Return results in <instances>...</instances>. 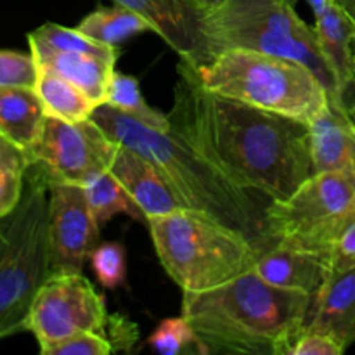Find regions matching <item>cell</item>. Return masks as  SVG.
Returning <instances> with one entry per match:
<instances>
[{"mask_svg": "<svg viewBox=\"0 0 355 355\" xmlns=\"http://www.w3.org/2000/svg\"><path fill=\"white\" fill-rule=\"evenodd\" d=\"M97 281L106 290H116L127 277V259L120 243H103L89 259Z\"/></svg>", "mask_w": 355, "mask_h": 355, "instance_id": "4316f807", "label": "cell"}, {"mask_svg": "<svg viewBox=\"0 0 355 355\" xmlns=\"http://www.w3.org/2000/svg\"><path fill=\"white\" fill-rule=\"evenodd\" d=\"M314 298L267 283L255 270L220 286L184 291L182 315L201 354L288 355Z\"/></svg>", "mask_w": 355, "mask_h": 355, "instance_id": "7a4b0ae2", "label": "cell"}, {"mask_svg": "<svg viewBox=\"0 0 355 355\" xmlns=\"http://www.w3.org/2000/svg\"><path fill=\"white\" fill-rule=\"evenodd\" d=\"M83 191H85L90 210H92L94 217L99 222V225L111 220V218L118 214L130 215L135 220L148 222L144 214H142V211L139 210L137 205L134 203L130 194L123 189L120 180H118L110 170H104V172L96 173L94 177H90V179L83 184Z\"/></svg>", "mask_w": 355, "mask_h": 355, "instance_id": "7402d4cb", "label": "cell"}, {"mask_svg": "<svg viewBox=\"0 0 355 355\" xmlns=\"http://www.w3.org/2000/svg\"><path fill=\"white\" fill-rule=\"evenodd\" d=\"M281 2H284V3H290V6H293V7H295V3H297L298 0H281Z\"/></svg>", "mask_w": 355, "mask_h": 355, "instance_id": "e575fe53", "label": "cell"}, {"mask_svg": "<svg viewBox=\"0 0 355 355\" xmlns=\"http://www.w3.org/2000/svg\"><path fill=\"white\" fill-rule=\"evenodd\" d=\"M28 42H37V44L47 45V47L58 49V51L87 52V54L99 55V58L110 59L114 62L118 59L116 47L99 44L89 35L80 31L78 28H66L55 23H45L35 31H31L28 35Z\"/></svg>", "mask_w": 355, "mask_h": 355, "instance_id": "d4e9b609", "label": "cell"}, {"mask_svg": "<svg viewBox=\"0 0 355 355\" xmlns=\"http://www.w3.org/2000/svg\"><path fill=\"white\" fill-rule=\"evenodd\" d=\"M30 166L28 151L0 134V220L19 205Z\"/></svg>", "mask_w": 355, "mask_h": 355, "instance_id": "603a6c76", "label": "cell"}, {"mask_svg": "<svg viewBox=\"0 0 355 355\" xmlns=\"http://www.w3.org/2000/svg\"><path fill=\"white\" fill-rule=\"evenodd\" d=\"M114 350L113 342L101 333H76L55 343L44 355H110Z\"/></svg>", "mask_w": 355, "mask_h": 355, "instance_id": "f1b7e54d", "label": "cell"}, {"mask_svg": "<svg viewBox=\"0 0 355 355\" xmlns=\"http://www.w3.org/2000/svg\"><path fill=\"white\" fill-rule=\"evenodd\" d=\"M35 90L40 97L47 116L64 121L90 120L97 104L75 83L55 73L38 69Z\"/></svg>", "mask_w": 355, "mask_h": 355, "instance_id": "ffe728a7", "label": "cell"}, {"mask_svg": "<svg viewBox=\"0 0 355 355\" xmlns=\"http://www.w3.org/2000/svg\"><path fill=\"white\" fill-rule=\"evenodd\" d=\"M107 324L103 297L82 272L51 274L35 297L28 331L44 355L55 343L76 333H101Z\"/></svg>", "mask_w": 355, "mask_h": 355, "instance_id": "30bf717a", "label": "cell"}, {"mask_svg": "<svg viewBox=\"0 0 355 355\" xmlns=\"http://www.w3.org/2000/svg\"><path fill=\"white\" fill-rule=\"evenodd\" d=\"M355 220V180L335 172H314L290 196L266 207V238L329 259L333 246Z\"/></svg>", "mask_w": 355, "mask_h": 355, "instance_id": "ba28073f", "label": "cell"}, {"mask_svg": "<svg viewBox=\"0 0 355 355\" xmlns=\"http://www.w3.org/2000/svg\"><path fill=\"white\" fill-rule=\"evenodd\" d=\"M329 272L336 274L355 266V220L345 229L329 253ZM329 274V276H331Z\"/></svg>", "mask_w": 355, "mask_h": 355, "instance_id": "4dcf8cb0", "label": "cell"}, {"mask_svg": "<svg viewBox=\"0 0 355 355\" xmlns=\"http://www.w3.org/2000/svg\"><path fill=\"white\" fill-rule=\"evenodd\" d=\"M305 329L331 336L343 349L355 343V266L329 276L312 300Z\"/></svg>", "mask_w": 355, "mask_h": 355, "instance_id": "2e32d148", "label": "cell"}, {"mask_svg": "<svg viewBox=\"0 0 355 355\" xmlns=\"http://www.w3.org/2000/svg\"><path fill=\"white\" fill-rule=\"evenodd\" d=\"M76 28L99 44L116 49L135 35L155 31L146 17L118 3L114 7H99L87 14Z\"/></svg>", "mask_w": 355, "mask_h": 355, "instance_id": "44dd1931", "label": "cell"}, {"mask_svg": "<svg viewBox=\"0 0 355 355\" xmlns=\"http://www.w3.org/2000/svg\"><path fill=\"white\" fill-rule=\"evenodd\" d=\"M345 349L331 336L322 333L302 329L300 335L293 340L288 355H342Z\"/></svg>", "mask_w": 355, "mask_h": 355, "instance_id": "f546056e", "label": "cell"}, {"mask_svg": "<svg viewBox=\"0 0 355 355\" xmlns=\"http://www.w3.org/2000/svg\"><path fill=\"white\" fill-rule=\"evenodd\" d=\"M189 2L193 3L194 7H198L201 12H205V10L208 9H214L215 6H218V3L224 2V0H189Z\"/></svg>", "mask_w": 355, "mask_h": 355, "instance_id": "836d02e7", "label": "cell"}, {"mask_svg": "<svg viewBox=\"0 0 355 355\" xmlns=\"http://www.w3.org/2000/svg\"><path fill=\"white\" fill-rule=\"evenodd\" d=\"M148 345L156 354L162 355H179L187 352L201 354L194 329L191 328L189 321L182 314L179 318H170L159 322L155 333L148 338Z\"/></svg>", "mask_w": 355, "mask_h": 355, "instance_id": "484cf974", "label": "cell"}, {"mask_svg": "<svg viewBox=\"0 0 355 355\" xmlns=\"http://www.w3.org/2000/svg\"><path fill=\"white\" fill-rule=\"evenodd\" d=\"M205 64L232 49L266 52L302 62L336 103V83L322 58L314 28L281 0H224L201 16Z\"/></svg>", "mask_w": 355, "mask_h": 355, "instance_id": "5b68a950", "label": "cell"}, {"mask_svg": "<svg viewBox=\"0 0 355 355\" xmlns=\"http://www.w3.org/2000/svg\"><path fill=\"white\" fill-rule=\"evenodd\" d=\"M110 172L130 194L146 220L184 208L155 165L127 146L118 144Z\"/></svg>", "mask_w": 355, "mask_h": 355, "instance_id": "5bb4252c", "label": "cell"}, {"mask_svg": "<svg viewBox=\"0 0 355 355\" xmlns=\"http://www.w3.org/2000/svg\"><path fill=\"white\" fill-rule=\"evenodd\" d=\"M49 276V186L30 166L19 205L0 220V340L28 331L31 305Z\"/></svg>", "mask_w": 355, "mask_h": 355, "instance_id": "52a82bcc", "label": "cell"}, {"mask_svg": "<svg viewBox=\"0 0 355 355\" xmlns=\"http://www.w3.org/2000/svg\"><path fill=\"white\" fill-rule=\"evenodd\" d=\"M30 52L37 69L55 73L75 83L99 106L107 99V87L114 73V61L78 51H58L30 42Z\"/></svg>", "mask_w": 355, "mask_h": 355, "instance_id": "ac0fdd59", "label": "cell"}, {"mask_svg": "<svg viewBox=\"0 0 355 355\" xmlns=\"http://www.w3.org/2000/svg\"><path fill=\"white\" fill-rule=\"evenodd\" d=\"M106 103L120 110L121 113L128 114V116L137 118L139 121L149 125V127L159 128V130H168L170 128L168 116L159 113L158 110H153L146 103L135 76L114 71L110 80V87H107Z\"/></svg>", "mask_w": 355, "mask_h": 355, "instance_id": "cb8c5ba5", "label": "cell"}, {"mask_svg": "<svg viewBox=\"0 0 355 355\" xmlns=\"http://www.w3.org/2000/svg\"><path fill=\"white\" fill-rule=\"evenodd\" d=\"M343 12L347 14L350 21H352L354 28H355V0H333Z\"/></svg>", "mask_w": 355, "mask_h": 355, "instance_id": "d6a6232c", "label": "cell"}, {"mask_svg": "<svg viewBox=\"0 0 355 355\" xmlns=\"http://www.w3.org/2000/svg\"><path fill=\"white\" fill-rule=\"evenodd\" d=\"M90 120L96 121L111 141L148 158L184 208L207 214L241 231L260 252L269 246L266 238V208L257 203L250 191L229 179L175 132L149 127L107 103L99 104Z\"/></svg>", "mask_w": 355, "mask_h": 355, "instance_id": "3957f363", "label": "cell"}, {"mask_svg": "<svg viewBox=\"0 0 355 355\" xmlns=\"http://www.w3.org/2000/svg\"><path fill=\"white\" fill-rule=\"evenodd\" d=\"M51 274L83 272L99 245V222L80 184L47 182Z\"/></svg>", "mask_w": 355, "mask_h": 355, "instance_id": "8fae6325", "label": "cell"}, {"mask_svg": "<svg viewBox=\"0 0 355 355\" xmlns=\"http://www.w3.org/2000/svg\"><path fill=\"white\" fill-rule=\"evenodd\" d=\"M38 69L33 55L16 51H0V85L35 87Z\"/></svg>", "mask_w": 355, "mask_h": 355, "instance_id": "83f0119b", "label": "cell"}, {"mask_svg": "<svg viewBox=\"0 0 355 355\" xmlns=\"http://www.w3.org/2000/svg\"><path fill=\"white\" fill-rule=\"evenodd\" d=\"M340 106L345 110V113L349 114V118L355 125V69H354L352 78H350V82L347 83L342 96H340Z\"/></svg>", "mask_w": 355, "mask_h": 355, "instance_id": "1f68e13d", "label": "cell"}, {"mask_svg": "<svg viewBox=\"0 0 355 355\" xmlns=\"http://www.w3.org/2000/svg\"><path fill=\"white\" fill-rule=\"evenodd\" d=\"M151 23L158 33L182 59L196 68L205 64L201 12L189 0H114Z\"/></svg>", "mask_w": 355, "mask_h": 355, "instance_id": "7c38bea8", "label": "cell"}, {"mask_svg": "<svg viewBox=\"0 0 355 355\" xmlns=\"http://www.w3.org/2000/svg\"><path fill=\"white\" fill-rule=\"evenodd\" d=\"M315 16V38L336 83V103L355 69V28L333 0H309Z\"/></svg>", "mask_w": 355, "mask_h": 355, "instance_id": "e0dca14e", "label": "cell"}, {"mask_svg": "<svg viewBox=\"0 0 355 355\" xmlns=\"http://www.w3.org/2000/svg\"><path fill=\"white\" fill-rule=\"evenodd\" d=\"M166 116L170 130L246 191L281 200L314 173L309 123L210 92L187 59Z\"/></svg>", "mask_w": 355, "mask_h": 355, "instance_id": "6da1fadb", "label": "cell"}, {"mask_svg": "<svg viewBox=\"0 0 355 355\" xmlns=\"http://www.w3.org/2000/svg\"><path fill=\"white\" fill-rule=\"evenodd\" d=\"M201 85L218 96L309 123L328 107L329 94L312 69L293 59L232 49L196 68Z\"/></svg>", "mask_w": 355, "mask_h": 355, "instance_id": "8992f818", "label": "cell"}, {"mask_svg": "<svg viewBox=\"0 0 355 355\" xmlns=\"http://www.w3.org/2000/svg\"><path fill=\"white\" fill-rule=\"evenodd\" d=\"M156 255L182 291H205L253 269L260 248L241 231L179 208L148 220Z\"/></svg>", "mask_w": 355, "mask_h": 355, "instance_id": "277c9868", "label": "cell"}, {"mask_svg": "<svg viewBox=\"0 0 355 355\" xmlns=\"http://www.w3.org/2000/svg\"><path fill=\"white\" fill-rule=\"evenodd\" d=\"M253 270L274 286L302 291L312 298L321 293L331 274L326 255L283 245L263 248L257 257Z\"/></svg>", "mask_w": 355, "mask_h": 355, "instance_id": "4fadbf2b", "label": "cell"}, {"mask_svg": "<svg viewBox=\"0 0 355 355\" xmlns=\"http://www.w3.org/2000/svg\"><path fill=\"white\" fill-rule=\"evenodd\" d=\"M44 104L35 87L0 85V134L30 153L45 123Z\"/></svg>", "mask_w": 355, "mask_h": 355, "instance_id": "d6986e66", "label": "cell"}, {"mask_svg": "<svg viewBox=\"0 0 355 355\" xmlns=\"http://www.w3.org/2000/svg\"><path fill=\"white\" fill-rule=\"evenodd\" d=\"M118 144L92 120L64 121L47 116L40 139L28 155L31 168L47 182L83 184L110 170Z\"/></svg>", "mask_w": 355, "mask_h": 355, "instance_id": "9c48e42d", "label": "cell"}, {"mask_svg": "<svg viewBox=\"0 0 355 355\" xmlns=\"http://www.w3.org/2000/svg\"><path fill=\"white\" fill-rule=\"evenodd\" d=\"M314 172H335L355 180V125L338 103L329 101L309 121Z\"/></svg>", "mask_w": 355, "mask_h": 355, "instance_id": "9a60e30c", "label": "cell"}]
</instances>
